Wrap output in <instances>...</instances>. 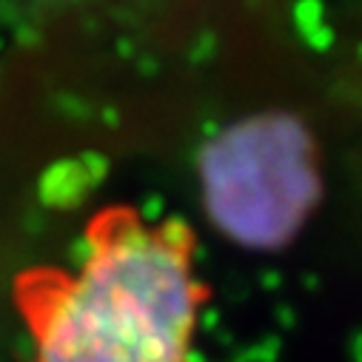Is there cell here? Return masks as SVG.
<instances>
[{
  "instance_id": "6da1fadb",
  "label": "cell",
  "mask_w": 362,
  "mask_h": 362,
  "mask_svg": "<svg viewBox=\"0 0 362 362\" xmlns=\"http://www.w3.org/2000/svg\"><path fill=\"white\" fill-rule=\"evenodd\" d=\"M206 288L194 231L106 206L74 268H29L15 283L35 362H189Z\"/></svg>"
},
{
  "instance_id": "7a4b0ae2",
  "label": "cell",
  "mask_w": 362,
  "mask_h": 362,
  "mask_svg": "<svg viewBox=\"0 0 362 362\" xmlns=\"http://www.w3.org/2000/svg\"><path fill=\"white\" fill-rule=\"evenodd\" d=\"M197 174L211 226L254 251L291 243L322 194L317 137L288 109H262L220 129L200 148Z\"/></svg>"
}]
</instances>
